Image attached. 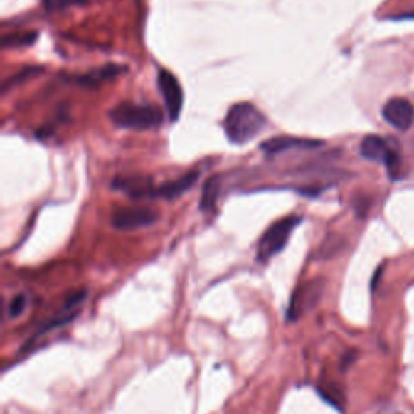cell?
<instances>
[{
	"label": "cell",
	"mask_w": 414,
	"mask_h": 414,
	"mask_svg": "<svg viewBox=\"0 0 414 414\" xmlns=\"http://www.w3.org/2000/svg\"><path fill=\"white\" fill-rule=\"evenodd\" d=\"M265 123L267 120L261 110L250 102H240L232 105L227 112L223 129L230 143L246 144L262 132Z\"/></svg>",
	"instance_id": "6da1fadb"
},
{
	"label": "cell",
	"mask_w": 414,
	"mask_h": 414,
	"mask_svg": "<svg viewBox=\"0 0 414 414\" xmlns=\"http://www.w3.org/2000/svg\"><path fill=\"white\" fill-rule=\"evenodd\" d=\"M109 117L117 128L136 129V132L159 128L164 123L162 110L156 105L147 104H118L109 112Z\"/></svg>",
	"instance_id": "7a4b0ae2"
},
{
	"label": "cell",
	"mask_w": 414,
	"mask_h": 414,
	"mask_svg": "<svg viewBox=\"0 0 414 414\" xmlns=\"http://www.w3.org/2000/svg\"><path fill=\"white\" fill-rule=\"evenodd\" d=\"M301 223V217L290 216L282 218V221L275 222L274 225L267 228V232L262 235V238L258 243V254L256 259L259 262L269 261L279 254L283 248L287 246L290 236H292L293 230Z\"/></svg>",
	"instance_id": "3957f363"
},
{
	"label": "cell",
	"mask_w": 414,
	"mask_h": 414,
	"mask_svg": "<svg viewBox=\"0 0 414 414\" xmlns=\"http://www.w3.org/2000/svg\"><path fill=\"white\" fill-rule=\"evenodd\" d=\"M159 221L156 211L149 207H120L112 212V227L122 232H133V230L146 228L154 225Z\"/></svg>",
	"instance_id": "277c9868"
},
{
	"label": "cell",
	"mask_w": 414,
	"mask_h": 414,
	"mask_svg": "<svg viewBox=\"0 0 414 414\" xmlns=\"http://www.w3.org/2000/svg\"><path fill=\"white\" fill-rule=\"evenodd\" d=\"M159 90L164 97L165 109L169 112V118L171 122L179 120L183 107V90L179 80L167 70H161L157 75Z\"/></svg>",
	"instance_id": "5b68a950"
},
{
	"label": "cell",
	"mask_w": 414,
	"mask_h": 414,
	"mask_svg": "<svg viewBox=\"0 0 414 414\" xmlns=\"http://www.w3.org/2000/svg\"><path fill=\"white\" fill-rule=\"evenodd\" d=\"M322 287L317 283H306L297 288V292L293 293L292 299H290L288 309H287V319L290 322L298 321L299 317L304 316V312L311 311L312 307L317 304L319 298H321Z\"/></svg>",
	"instance_id": "8992f818"
},
{
	"label": "cell",
	"mask_w": 414,
	"mask_h": 414,
	"mask_svg": "<svg viewBox=\"0 0 414 414\" xmlns=\"http://www.w3.org/2000/svg\"><path fill=\"white\" fill-rule=\"evenodd\" d=\"M382 117L388 125L406 132L414 123V105L405 97H393L383 105Z\"/></svg>",
	"instance_id": "52a82bcc"
},
{
	"label": "cell",
	"mask_w": 414,
	"mask_h": 414,
	"mask_svg": "<svg viewBox=\"0 0 414 414\" xmlns=\"http://www.w3.org/2000/svg\"><path fill=\"white\" fill-rule=\"evenodd\" d=\"M359 152L366 161L386 164L388 169H393L395 165L398 164L396 162V156L390 151L387 141L382 139L381 136H376V134L366 136V138L361 141Z\"/></svg>",
	"instance_id": "ba28073f"
},
{
	"label": "cell",
	"mask_w": 414,
	"mask_h": 414,
	"mask_svg": "<svg viewBox=\"0 0 414 414\" xmlns=\"http://www.w3.org/2000/svg\"><path fill=\"white\" fill-rule=\"evenodd\" d=\"M321 141H311V139H303V138H294V136H277V138H272L264 141L261 144V149L265 154H280L290 149H309V147L321 146Z\"/></svg>",
	"instance_id": "9c48e42d"
},
{
	"label": "cell",
	"mask_w": 414,
	"mask_h": 414,
	"mask_svg": "<svg viewBox=\"0 0 414 414\" xmlns=\"http://www.w3.org/2000/svg\"><path fill=\"white\" fill-rule=\"evenodd\" d=\"M198 179H199L198 171H191V174L183 175L181 179H176L174 181L164 183V185H161L156 189V196L157 198H164L167 201H174L176 198L183 196L185 193H188L189 189L193 188L194 183L198 181Z\"/></svg>",
	"instance_id": "30bf717a"
},
{
	"label": "cell",
	"mask_w": 414,
	"mask_h": 414,
	"mask_svg": "<svg viewBox=\"0 0 414 414\" xmlns=\"http://www.w3.org/2000/svg\"><path fill=\"white\" fill-rule=\"evenodd\" d=\"M114 189L118 191H125L134 199L156 196V189H154L149 179H141V176H134V179H118L114 183Z\"/></svg>",
	"instance_id": "8fae6325"
},
{
	"label": "cell",
	"mask_w": 414,
	"mask_h": 414,
	"mask_svg": "<svg viewBox=\"0 0 414 414\" xmlns=\"http://www.w3.org/2000/svg\"><path fill=\"white\" fill-rule=\"evenodd\" d=\"M123 72H125V67L110 63V65H105V67H99L96 70H92V72H90V73L80 76V78H76V81H78L81 86L96 87L99 85H102L104 81L115 78L117 75H120Z\"/></svg>",
	"instance_id": "7c38bea8"
},
{
	"label": "cell",
	"mask_w": 414,
	"mask_h": 414,
	"mask_svg": "<svg viewBox=\"0 0 414 414\" xmlns=\"http://www.w3.org/2000/svg\"><path fill=\"white\" fill-rule=\"evenodd\" d=\"M218 176H211L209 180L204 183L203 194H201V209L211 211L214 207L217 196H218Z\"/></svg>",
	"instance_id": "4fadbf2b"
},
{
	"label": "cell",
	"mask_w": 414,
	"mask_h": 414,
	"mask_svg": "<svg viewBox=\"0 0 414 414\" xmlns=\"http://www.w3.org/2000/svg\"><path fill=\"white\" fill-rule=\"evenodd\" d=\"M26 306H28V297L26 294H16V297H14L10 299V303H9V307H7V314L10 319H16V317H20L23 312H25L26 309Z\"/></svg>",
	"instance_id": "5bb4252c"
},
{
	"label": "cell",
	"mask_w": 414,
	"mask_h": 414,
	"mask_svg": "<svg viewBox=\"0 0 414 414\" xmlns=\"http://www.w3.org/2000/svg\"><path fill=\"white\" fill-rule=\"evenodd\" d=\"M38 73H41V68H39V67H31V68L21 70V73H20V75L11 76V78H9L7 81L4 83V91H7L9 87H10V86H14V83H16L18 80H28V78H31V76L38 75Z\"/></svg>",
	"instance_id": "9a60e30c"
},
{
	"label": "cell",
	"mask_w": 414,
	"mask_h": 414,
	"mask_svg": "<svg viewBox=\"0 0 414 414\" xmlns=\"http://www.w3.org/2000/svg\"><path fill=\"white\" fill-rule=\"evenodd\" d=\"M34 39H36V34L34 33H29V34H23V36H11V38H5L4 39V46L9 47V46H15V44H20V46H26V44H31L34 43Z\"/></svg>",
	"instance_id": "2e32d148"
},
{
	"label": "cell",
	"mask_w": 414,
	"mask_h": 414,
	"mask_svg": "<svg viewBox=\"0 0 414 414\" xmlns=\"http://www.w3.org/2000/svg\"><path fill=\"white\" fill-rule=\"evenodd\" d=\"M47 9L49 10H60V9H67L70 5H76V4H83L85 0H44Z\"/></svg>",
	"instance_id": "e0dca14e"
},
{
	"label": "cell",
	"mask_w": 414,
	"mask_h": 414,
	"mask_svg": "<svg viewBox=\"0 0 414 414\" xmlns=\"http://www.w3.org/2000/svg\"><path fill=\"white\" fill-rule=\"evenodd\" d=\"M382 414H400V413H395V411H392V413H382Z\"/></svg>",
	"instance_id": "ac0fdd59"
}]
</instances>
